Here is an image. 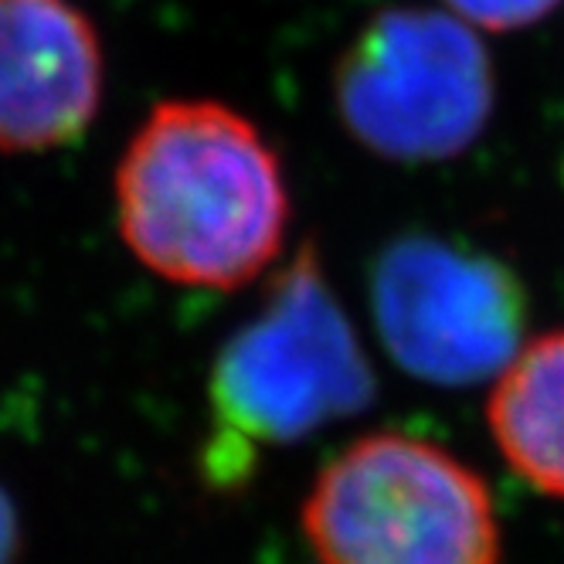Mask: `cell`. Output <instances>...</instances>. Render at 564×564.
<instances>
[{
    "label": "cell",
    "mask_w": 564,
    "mask_h": 564,
    "mask_svg": "<svg viewBox=\"0 0 564 564\" xmlns=\"http://www.w3.org/2000/svg\"><path fill=\"white\" fill-rule=\"evenodd\" d=\"M344 130L398 164H435L487 130L497 83L476 31L449 11L391 8L337 62Z\"/></svg>",
    "instance_id": "obj_4"
},
{
    "label": "cell",
    "mask_w": 564,
    "mask_h": 564,
    "mask_svg": "<svg viewBox=\"0 0 564 564\" xmlns=\"http://www.w3.org/2000/svg\"><path fill=\"white\" fill-rule=\"evenodd\" d=\"M442 4L469 28L517 31L544 21L557 8V0H442Z\"/></svg>",
    "instance_id": "obj_8"
},
{
    "label": "cell",
    "mask_w": 564,
    "mask_h": 564,
    "mask_svg": "<svg viewBox=\"0 0 564 564\" xmlns=\"http://www.w3.org/2000/svg\"><path fill=\"white\" fill-rule=\"evenodd\" d=\"M375 398V371L313 246L275 279L272 296L241 327L212 375L215 453L249 459L252 449L290 446Z\"/></svg>",
    "instance_id": "obj_3"
},
{
    "label": "cell",
    "mask_w": 564,
    "mask_h": 564,
    "mask_svg": "<svg viewBox=\"0 0 564 564\" xmlns=\"http://www.w3.org/2000/svg\"><path fill=\"white\" fill-rule=\"evenodd\" d=\"M371 306L394 365L449 388L497 378L528 324V296L503 262L432 235L398 238L381 252Z\"/></svg>",
    "instance_id": "obj_5"
},
{
    "label": "cell",
    "mask_w": 564,
    "mask_h": 564,
    "mask_svg": "<svg viewBox=\"0 0 564 564\" xmlns=\"http://www.w3.org/2000/svg\"><path fill=\"white\" fill-rule=\"evenodd\" d=\"M102 45L68 0H0V150L45 153L83 137L102 102Z\"/></svg>",
    "instance_id": "obj_6"
},
{
    "label": "cell",
    "mask_w": 564,
    "mask_h": 564,
    "mask_svg": "<svg viewBox=\"0 0 564 564\" xmlns=\"http://www.w3.org/2000/svg\"><path fill=\"white\" fill-rule=\"evenodd\" d=\"M487 425L523 482L564 500V330L523 340L494 381Z\"/></svg>",
    "instance_id": "obj_7"
},
{
    "label": "cell",
    "mask_w": 564,
    "mask_h": 564,
    "mask_svg": "<svg viewBox=\"0 0 564 564\" xmlns=\"http://www.w3.org/2000/svg\"><path fill=\"white\" fill-rule=\"evenodd\" d=\"M116 225L153 275L231 293L286 246L290 184L249 116L212 99L160 102L116 164Z\"/></svg>",
    "instance_id": "obj_1"
},
{
    "label": "cell",
    "mask_w": 564,
    "mask_h": 564,
    "mask_svg": "<svg viewBox=\"0 0 564 564\" xmlns=\"http://www.w3.org/2000/svg\"><path fill=\"white\" fill-rule=\"evenodd\" d=\"M21 544V528H18V510L11 497L0 490V564H14Z\"/></svg>",
    "instance_id": "obj_9"
},
{
    "label": "cell",
    "mask_w": 564,
    "mask_h": 564,
    "mask_svg": "<svg viewBox=\"0 0 564 564\" xmlns=\"http://www.w3.org/2000/svg\"><path fill=\"white\" fill-rule=\"evenodd\" d=\"M300 520L319 564L503 561L487 479L409 432L354 438L316 473Z\"/></svg>",
    "instance_id": "obj_2"
}]
</instances>
